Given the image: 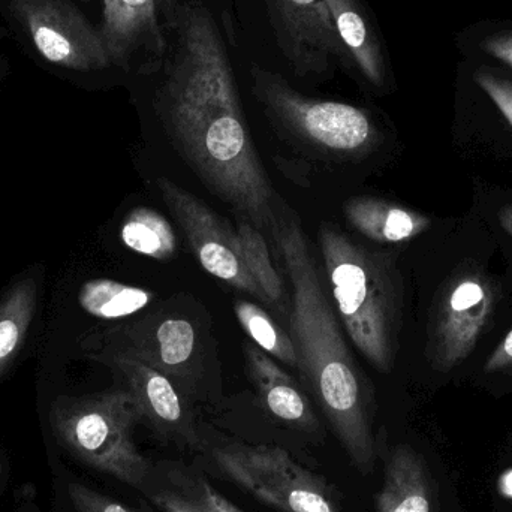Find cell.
I'll list each match as a JSON object with an SVG mask.
<instances>
[{"label":"cell","instance_id":"6da1fadb","mask_svg":"<svg viewBox=\"0 0 512 512\" xmlns=\"http://www.w3.org/2000/svg\"><path fill=\"white\" fill-rule=\"evenodd\" d=\"M156 110L207 189L259 231L273 221L274 192L249 134L230 56L206 6L180 8Z\"/></svg>","mask_w":512,"mask_h":512},{"label":"cell","instance_id":"7a4b0ae2","mask_svg":"<svg viewBox=\"0 0 512 512\" xmlns=\"http://www.w3.org/2000/svg\"><path fill=\"white\" fill-rule=\"evenodd\" d=\"M268 228L291 280L289 321L298 372L315 394L352 465L361 474H370L376 451L366 379L343 339L300 222L291 213L274 212Z\"/></svg>","mask_w":512,"mask_h":512},{"label":"cell","instance_id":"3957f363","mask_svg":"<svg viewBox=\"0 0 512 512\" xmlns=\"http://www.w3.org/2000/svg\"><path fill=\"white\" fill-rule=\"evenodd\" d=\"M319 248L331 297L343 327L361 355L390 373L399 351L405 286L396 258L372 251L331 225L319 230Z\"/></svg>","mask_w":512,"mask_h":512},{"label":"cell","instance_id":"277c9868","mask_svg":"<svg viewBox=\"0 0 512 512\" xmlns=\"http://www.w3.org/2000/svg\"><path fill=\"white\" fill-rule=\"evenodd\" d=\"M140 420V409L126 388L59 397L50 411L57 441L75 459L144 492L155 466L144 459L132 438Z\"/></svg>","mask_w":512,"mask_h":512},{"label":"cell","instance_id":"5b68a950","mask_svg":"<svg viewBox=\"0 0 512 512\" xmlns=\"http://www.w3.org/2000/svg\"><path fill=\"white\" fill-rule=\"evenodd\" d=\"M252 92L268 116L298 140L321 152L364 156L381 143L369 111L345 102L309 98L282 75L251 66Z\"/></svg>","mask_w":512,"mask_h":512},{"label":"cell","instance_id":"8992f818","mask_svg":"<svg viewBox=\"0 0 512 512\" xmlns=\"http://www.w3.org/2000/svg\"><path fill=\"white\" fill-rule=\"evenodd\" d=\"M197 325L188 316L159 309L125 322L90 340L95 349L126 355L164 373L180 393H197L203 375V349Z\"/></svg>","mask_w":512,"mask_h":512},{"label":"cell","instance_id":"52a82bcc","mask_svg":"<svg viewBox=\"0 0 512 512\" xmlns=\"http://www.w3.org/2000/svg\"><path fill=\"white\" fill-rule=\"evenodd\" d=\"M219 469L259 501L282 512H340L330 486L282 448L228 445L215 451Z\"/></svg>","mask_w":512,"mask_h":512},{"label":"cell","instance_id":"ba28073f","mask_svg":"<svg viewBox=\"0 0 512 512\" xmlns=\"http://www.w3.org/2000/svg\"><path fill=\"white\" fill-rule=\"evenodd\" d=\"M496 291L481 268H457L436 294L427 331L426 355L433 369L450 372L477 346L492 318Z\"/></svg>","mask_w":512,"mask_h":512},{"label":"cell","instance_id":"9c48e42d","mask_svg":"<svg viewBox=\"0 0 512 512\" xmlns=\"http://www.w3.org/2000/svg\"><path fill=\"white\" fill-rule=\"evenodd\" d=\"M180 8L179 0H104L101 35L111 65L140 74L161 71Z\"/></svg>","mask_w":512,"mask_h":512},{"label":"cell","instance_id":"30bf717a","mask_svg":"<svg viewBox=\"0 0 512 512\" xmlns=\"http://www.w3.org/2000/svg\"><path fill=\"white\" fill-rule=\"evenodd\" d=\"M11 8L47 62L74 71L111 65L101 30L71 0H11Z\"/></svg>","mask_w":512,"mask_h":512},{"label":"cell","instance_id":"8fae6325","mask_svg":"<svg viewBox=\"0 0 512 512\" xmlns=\"http://www.w3.org/2000/svg\"><path fill=\"white\" fill-rule=\"evenodd\" d=\"M158 189L171 215L182 228L201 267L233 288L254 295L262 304L267 297L246 267L239 237L207 204L177 183L161 177Z\"/></svg>","mask_w":512,"mask_h":512},{"label":"cell","instance_id":"7c38bea8","mask_svg":"<svg viewBox=\"0 0 512 512\" xmlns=\"http://www.w3.org/2000/svg\"><path fill=\"white\" fill-rule=\"evenodd\" d=\"M277 45L298 77L351 60L325 0H265Z\"/></svg>","mask_w":512,"mask_h":512},{"label":"cell","instance_id":"4fadbf2b","mask_svg":"<svg viewBox=\"0 0 512 512\" xmlns=\"http://www.w3.org/2000/svg\"><path fill=\"white\" fill-rule=\"evenodd\" d=\"M89 357L111 367L125 382L134 397L141 420L149 421L165 438L191 442L192 421L180 396L179 388L168 376L143 361L111 352H87Z\"/></svg>","mask_w":512,"mask_h":512},{"label":"cell","instance_id":"5bb4252c","mask_svg":"<svg viewBox=\"0 0 512 512\" xmlns=\"http://www.w3.org/2000/svg\"><path fill=\"white\" fill-rule=\"evenodd\" d=\"M249 373L255 382L262 402L268 411L283 423L303 430L318 429V420L304 394L298 390L291 376L258 346L245 345Z\"/></svg>","mask_w":512,"mask_h":512},{"label":"cell","instance_id":"9a60e30c","mask_svg":"<svg viewBox=\"0 0 512 512\" xmlns=\"http://www.w3.org/2000/svg\"><path fill=\"white\" fill-rule=\"evenodd\" d=\"M376 512H432L429 474L414 448L399 445L388 456Z\"/></svg>","mask_w":512,"mask_h":512},{"label":"cell","instance_id":"2e32d148","mask_svg":"<svg viewBox=\"0 0 512 512\" xmlns=\"http://www.w3.org/2000/svg\"><path fill=\"white\" fill-rule=\"evenodd\" d=\"M325 3L355 68L373 86H384L387 68L381 41L361 0H325Z\"/></svg>","mask_w":512,"mask_h":512},{"label":"cell","instance_id":"e0dca14e","mask_svg":"<svg viewBox=\"0 0 512 512\" xmlns=\"http://www.w3.org/2000/svg\"><path fill=\"white\" fill-rule=\"evenodd\" d=\"M349 224L372 242L382 245L409 242L429 230L427 216L372 197H357L343 206Z\"/></svg>","mask_w":512,"mask_h":512},{"label":"cell","instance_id":"ac0fdd59","mask_svg":"<svg viewBox=\"0 0 512 512\" xmlns=\"http://www.w3.org/2000/svg\"><path fill=\"white\" fill-rule=\"evenodd\" d=\"M144 495L164 512H243L219 495L201 475L170 465L153 469Z\"/></svg>","mask_w":512,"mask_h":512},{"label":"cell","instance_id":"d6986e66","mask_svg":"<svg viewBox=\"0 0 512 512\" xmlns=\"http://www.w3.org/2000/svg\"><path fill=\"white\" fill-rule=\"evenodd\" d=\"M36 304L33 279L15 283L0 301V376L11 366L26 339Z\"/></svg>","mask_w":512,"mask_h":512},{"label":"cell","instance_id":"ffe728a7","mask_svg":"<svg viewBox=\"0 0 512 512\" xmlns=\"http://www.w3.org/2000/svg\"><path fill=\"white\" fill-rule=\"evenodd\" d=\"M153 298L155 292L110 279L90 280L78 295L81 307L99 319L128 318L149 306Z\"/></svg>","mask_w":512,"mask_h":512},{"label":"cell","instance_id":"44dd1931","mask_svg":"<svg viewBox=\"0 0 512 512\" xmlns=\"http://www.w3.org/2000/svg\"><path fill=\"white\" fill-rule=\"evenodd\" d=\"M120 237L123 245L149 258L170 259L177 252V237L170 222L150 207H137L126 216Z\"/></svg>","mask_w":512,"mask_h":512},{"label":"cell","instance_id":"7402d4cb","mask_svg":"<svg viewBox=\"0 0 512 512\" xmlns=\"http://www.w3.org/2000/svg\"><path fill=\"white\" fill-rule=\"evenodd\" d=\"M236 233L246 267L267 297L268 304L279 310L280 313H286L288 300H286L285 286H283L282 277L279 276L273 261H271L267 242L262 237L261 231L252 222L242 218L237 222Z\"/></svg>","mask_w":512,"mask_h":512},{"label":"cell","instance_id":"603a6c76","mask_svg":"<svg viewBox=\"0 0 512 512\" xmlns=\"http://www.w3.org/2000/svg\"><path fill=\"white\" fill-rule=\"evenodd\" d=\"M234 309L243 330L259 349L280 363L298 370L297 349L292 337L267 312L248 300L236 301Z\"/></svg>","mask_w":512,"mask_h":512},{"label":"cell","instance_id":"cb8c5ba5","mask_svg":"<svg viewBox=\"0 0 512 512\" xmlns=\"http://www.w3.org/2000/svg\"><path fill=\"white\" fill-rule=\"evenodd\" d=\"M68 496L75 512H140L75 481L68 484Z\"/></svg>","mask_w":512,"mask_h":512},{"label":"cell","instance_id":"d4e9b609","mask_svg":"<svg viewBox=\"0 0 512 512\" xmlns=\"http://www.w3.org/2000/svg\"><path fill=\"white\" fill-rule=\"evenodd\" d=\"M475 81L495 102L496 107L499 108V111L504 114L505 119L512 126V84L510 81L496 77V75L490 74L484 69L475 74Z\"/></svg>","mask_w":512,"mask_h":512},{"label":"cell","instance_id":"484cf974","mask_svg":"<svg viewBox=\"0 0 512 512\" xmlns=\"http://www.w3.org/2000/svg\"><path fill=\"white\" fill-rule=\"evenodd\" d=\"M512 367V330L504 339L501 340L496 346L493 354L487 360L486 370L487 373L502 372V370L511 369Z\"/></svg>","mask_w":512,"mask_h":512},{"label":"cell","instance_id":"4316f807","mask_svg":"<svg viewBox=\"0 0 512 512\" xmlns=\"http://www.w3.org/2000/svg\"><path fill=\"white\" fill-rule=\"evenodd\" d=\"M481 48L496 59L512 66V32L498 33V35L484 39Z\"/></svg>","mask_w":512,"mask_h":512},{"label":"cell","instance_id":"83f0119b","mask_svg":"<svg viewBox=\"0 0 512 512\" xmlns=\"http://www.w3.org/2000/svg\"><path fill=\"white\" fill-rule=\"evenodd\" d=\"M499 222L512 240V206L502 207L501 212H499Z\"/></svg>","mask_w":512,"mask_h":512},{"label":"cell","instance_id":"f1b7e54d","mask_svg":"<svg viewBox=\"0 0 512 512\" xmlns=\"http://www.w3.org/2000/svg\"><path fill=\"white\" fill-rule=\"evenodd\" d=\"M501 492L504 493V495H508L510 498H512V471L507 472V474L502 477Z\"/></svg>","mask_w":512,"mask_h":512},{"label":"cell","instance_id":"f546056e","mask_svg":"<svg viewBox=\"0 0 512 512\" xmlns=\"http://www.w3.org/2000/svg\"><path fill=\"white\" fill-rule=\"evenodd\" d=\"M0 478H2V465H0Z\"/></svg>","mask_w":512,"mask_h":512},{"label":"cell","instance_id":"4dcf8cb0","mask_svg":"<svg viewBox=\"0 0 512 512\" xmlns=\"http://www.w3.org/2000/svg\"><path fill=\"white\" fill-rule=\"evenodd\" d=\"M86 2H87V0H86Z\"/></svg>","mask_w":512,"mask_h":512}]
</instances>
